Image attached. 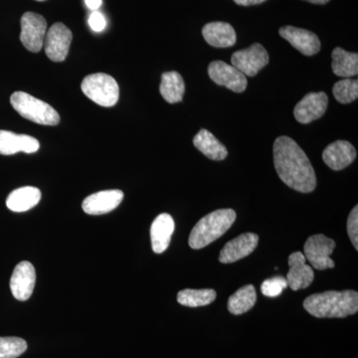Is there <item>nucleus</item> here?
<instances>
[{
	"label": "nucleus",
	"instance_id": "obj_1",
	"mask_svg": "<svg viewBox=\"0 0 358 358\" xmlns=\"http://www.w3.org/2000/svg\"><path fill=\"white\" fill-rule=\"evenodd\" d=\"M274 164L282 182L296 192L310 193L317 187L315 169L293 138L282 136L275 141Z\"/></svg>",
	"mask_w": 358,
	"mask_h": 358
},
{
	"label": "nucleus",
	"instance_id": "obj_2",
	"mask_svg": "<svg viewBox=\"0 0 358 358\" xmlns=\"http://www.w3.org/2000/svg\"><path fill=\"white\" fill-rule=\"evenodd\" d=\"M303 308L315 317H346L357 313L358 294L352 289L313 294L303 301Z\"/></svg>",
	"mask_w": 358,
	"mask_h": 358
},
{
	"label": "nucleus",
	"instance_id": "obj_3",
	"mask_svg": "<svg viewBox=\"0 0 358 358\" xmlns=\"http://www.w3.org/2000/svg\"><path fill=\"white\" fill-rule=\"evenodd\" d=\"M236 220V212L233 209H219L200 219L193 227L189 236L190 248L199 250L223 236Z\"/></svg>",
	"mask_w": 358,
	"mask_h": 358
},
{
	"label": "nucleus",
	"instance_id": "obj_4",
	"mask_svg": "<svg viewBox=\"0 0 358 358\" xmlns=\"http://www.w3.org/2000/svg\"><path fill=\"white\" fill-rule=\"evenodd\" d=\"M13 109L26 120L43 126H56L60 122L57 110L49 103L24 92H15L10 96Z\"/></svg>",
	"mask_w": 358,
	"mask_h": 358
},
{
	"label": "nucleus",
	"instance_id": "obj_5",
	"mask_svg": "<svg viewBox=\"0 0 358 358\" xmlns=\"http://www.w3.org/2000/svg\"><path fill=\"white\" fill-rule=\"evenodd\" d=\"M81 89L87 98L102 107H113L119 101V85L114 78L105 73H96L85 78Z\"/></svg>",
	"mask_w": 358,
	"mask_h": 358
},
{
	"label": "nucleus",
	"instance_id": "obj_6",
	"mask_svg": "<svg viewBox=\"0 0 358 358\" xmlns=\"http://www.w3.org/2000/svg\"><path fill=\"white\" fill-rule=\"evenodd\" d=\"M336 248V242L324 234L313 235L303 247L305 258L315 270H327L334 268V261L331 255Z\"/></svg>",
	"mask_w": 358,
	"mask_h": 358
},
{
	"label": "nucleus",
	"instance_id": "obj_7",
	"mask_svg": "<svg viewBox=\"0 0 358 358\" xmlns=\"http://www.w3.org/2000/svg\"><path fill=\"white\" fill-rule=\"evenodd\" d=\"M47 22L42 15L26 13L21 17L20 40L28 51L37 53L44 45Z\"/></svg>",
	"mask_w": 358,
	"mask_h": 358
},
{
	"label": "nucleus",
	"instance_id": "obj_8",
	"mask_svg": "<svg viewBox=\"0 0 358 358\" xmlns=\"http://www.w3.org/2000/svg\"><path fill=\"white\" fill-rule=\"evenodd\" d=\"M231 63L245 76L254 77L268 65V54L262 45L255 43L235 52L231 57Z\"/></svg>",
	"mask_w": 358,
	"mask_h": 358
},
{
	"label": "nucleus",
	"instance_id": "obj_9",
	"mask_svg": "<svg viewBox=\"0 0 358 358\" xmlns=\"http://www.w3.org/2000/svg\"><path fill=\"white\" fill-rule=\"evenodd\" d=\"M72 32L63 23H55L46 33L44 40V49L47 57L53 62H63L69 53Z\"/></svg>",
	"mask_w": 358,
	"mask_h": 358
},
{
	"label": "nucleus",
	"instance_id": "obj_10",
	"mask_svg": "<svg viewBox=\"0 0 358 358\" xmlns=\"http://www.w3.org/2000/svg\"><path fill=\"white\" fill-rule=\"evenodd\" d=\"M208 74L214 83L226 87L235 93H243L248 85L244 74L234 66L227 64L223 61L211 62L208 66Z\"/></svg>",
	"mask_w": 358,
	"mask_h": 358
},
{
	"label": "nucleus",
	"instance_id": "obj_11",
	"mask_svg": "<svg viewBox=\"0 0 358 358\" xmlns=\"http://www.w3.org/2000/svg\"><path fill=\"white\" fill-rule=\"evenodd\" d=\"M329 105V98L324 92L308 93L296 103L294 117L301 124H310L324 115Z\"/></svg>",
	"mask_w": 358,
	"mask_h": 358
},
{
	"label": "nucleus",
	"instance_id": "obj_12",
	"mask_svg": "<svg viewBox=\"0 0 358 358\" xmlns=\"http://www.w3.org/2000/svg\"><path fill=\"white\" fill-rule=\"evenodd\" d=\"M36 272L34 266L22 261L14 268L10 279V289L14 298L20 301H27L34 291Z\"/></svg>",
	"mask_w": 358,
	"mask_h": 358
},
{
	"label": "nucleus",
	"instance_id": "obj_13",
	"mask_svg": "<svg viewBox=\"0 0 358 358\" xmlns=\"http://www.w3.org/2000/svg\"><path fill=\"white\" fill-rule=\"evenodd\" d=\"M259 243L255 233H244L228 242L219 254V262L230 264L237 262L253 253Z\"/></svg>",
	"mask_w": 358,
	"mask_h": 358
},
{
	"label": "nucleus",
	"instance_id": "obj_14",
	"mask_svg": "<svg viewBox=\"0 0 358 358\" xmlns=\"http://www.w3.org/2000/svg\"><path fill=\"white\" fill-rule=\"evenodd\" d=\"M280 35L286 39L296 50L306 56L319 53L320 41L319 37L312 31L294 26H284L280 29Z\"/></svg>",
	"mask_w": 358,
	"mask_h": 358
},
{
	"label": "nucleus",
	"instance_id": "obj_15",
	"mask_svg": "<svg viewBox=\"0 0 358 358\" xmlns=\"http://www.w3.org/2000/svg\"><path fill=\"white\" fill-rule=\"evenodd\" d=\"M124 199V192L119 189L103 190L86 197L82 204L90 215H102L117 208Z\"/></svg>",
	"mask_w": 358,
	"mask_h": 358
},
{
	"label": "nucleus",
	"instance_id": "obj_16",
	"mask_svg": "<svg viewBox=\"0 0 358 358\" xmlns=\"http://www.w3.org/2000/svg\"><path fill=\"white\" fill-rule=\"evenodd\" d=\"M289 271L287 275L288 287L293 291L307 289L315 280V272L306 263L305 255L301 252H294L289 257Z\"/></svg>",
	"mask_w": 358,
	"mask_h": 358
},
{
	"label": "nucleus",
	"instance_id": "obj_17",
	"mask_svg": "<svg viewBox=\"0 0 358 358\" xmlns=\"http://www.w3.org/2000/svg\"><path fill=\"white\" fill-rule=\"evenodd\" d=\"M39 148V141L33 136L0 129V155H13L17 152L34 154L38 152Z\"/></svg>",
	"mask_w": 358,
	"mask_h": 358
},
{
	"label": "nucleus",
	"instance_id": "obj_18",
	"mask_svg": "<svg viewBox=\"0 0 358 358\" xmlns=\"http://www.w3.org/2000/svg\"><path fill=\"white\" fill-rule=\"evenodd\" d=\"M357 157V150L346 141L331 143L322 152L324 164L333 171H341L350 166Z\"/></svg>",
	"mask_w": 358,
	"mask_h": 358
},
{
	"label": "nucleus",
	"instance_id": "obj_19",
	"mask_svg": "<svg viewBox=\"0 0 358 358\" xmlns=\"http://www.w3.org/2000/svg\"><path fill=\"white\" fill-rule=\"evenodd\" d=\"M174 228L173 218L169 214L162 213L155 219L150 227V239L155 253H164L169 248Z\"/></svg>",
	"mask_w": 358,
	"mask_h": 358
},
{
	"label": "nucleus",
	"instance_id": "obj_20",
	"mask_svg": "<svg viewBox=\"0 0 358 358\" xmlns=\"http://www.w3.org/2000/svg\"><path fill=\"white\" fill-rule=\"evenodd\" d=\"M205 41L216 48L232 47L237 41L234 28L226 22H210L202 28Z\"/></svg>",
	"mask_w": 358,
	"mask_h": 358
},
{
	"label": "nucleus",
	"instance_id": "obj_21",
	"mask_svg": "<svg viewBox=\"0 0 358 358\" xmlns=\"http://www.w3.org/2000/svg\"><path fill=\"white\" fill-rule=\"evenodd\" d=\"M41 199V192L37 187L25 186L17 188L8 195L6 206L13 212H25L36 206Z\"/></svg>",
	"mask_w": 358,
	"mask_h": 358
},
{
	"label": "nucleus",
	"instance_id": "obj_22",
	"mask_svg": "<svg viewBox=\"0 0 358 358\" xmlns=\"http://www.w3.org/2000/svg\"><path fill=\"white\" fill-rule=\"evenodd\" d=\"M193 145L205 157L212 160H223L227 157V148L207 129H200L199 133L193 138Z\"/></svg>",
	"mask_w": 358,
	"mask_h": 358
},
{
	"label": "nucleus",
	"instance_id": "obj_23",
	"mask_svg": "<svg viewBox=\"0 0 358 358\" xmlns=\"http://www.w3.org/2000/svg\"><path fill=\"white\" fill-rule=\"evenodd\" d=\"M159 92L162 98L167 103L181 102L185 92V84L182 76L176 71L164 73L162 76Z\"/></svg>",
	"mask_w": 358,
	"mask_h": 358
},
{
	"label": "nucleus",
	"instance_id": "obj_24",
	"mask_svg": "<svg viewBox=\"0 0 358 358\" xmlns=\"http://www.w3.org/2000/svg\"><path fill=\"white\" fill-rule=\"evenodd\" d=\"M331 67L338 77L352 78L358 74V55L336 47L333 51Z\"/></svg>",
	"mask_w": 358,
	"mask_h": 358
},
{
	"label": "nucleus",
	"instance_id": "obj_25",
	"mask_svg": "<svg viewBox=\"0 0 358 358\" xmlns=\"http://www.w3.org/2000/svg\"><path fill=\"white\" fill-rule=\"evenodd\" d=\"M257 293L253 285H247L238 289L228 300V310L232 315H239L248 312L254 307Z\"/></svg>",
	"mask_w": 358,
	"mask_h": 358
},
{
	"label": "nucleus",
	"instance_id": "obj_26",
	"mask_svg": "<svg viewBox=\"0 0 358 358\" xmlns=\"http://www.w3.org/2000/svg\"><path fill=\"white\" fill-rule=\"evenodd\" d=\"M217 294L214 289H186L178 294V301L185 307L197 308L210 305L215 301Z\"/></svg>",
	"mask_w": 358,
	"mask_h": 358
},
{
	"label": "nucleus",
	"instance_id": "obj_27",
	"mask_svg": "<svg viewBox=\"0 0 358 358\" xmlns=\"http://www.w3.org/2000/svg\"><path fill=\"white\" fill-rule=\"evenodd\" d=\"M334 98L341 103H350L358 96V81L357 79H343L334 84Z\"/></svg>",
	"mask_w": 358,
	"mask_h": 358
},
{
	"label": "nucleus",
	"instance_id": "obj_28",
	"mask_svg": "<svg viewBox=\"0 0 358 358\" xmlns=\"http://www.w3.org/2000/svg\"><path fill=\"white\" fill-rule=\"evenodd\" d=\"M27 350L24 339L7 336L0 338V358H17Z\"/></svg>",
	"mask_w": 358,
	"mask_h": 358
},
{
	"label": "nucleus",
	"instance_id": "obj_29",
	"mask_svg": "<svg viewBox=\"0 0 358 358\" xmlns=\"http://www.w3.org/2000/svg\"><path fill=\"white\" fill-rule=\"evenodd\" d=\"M286 288H288V282H287L286 278L278 275V277L271 278V279L264 281L261 286V292L264 296L275 298V296H279Z\"/></svg>",
	"mask_w": 358,
	"mask_h": 358
},
{
	"label": "nucleus",
	"instance_id": "obj_30",
	"mask_svg": "<svg viewBox=\"0 0 358 358\" xmlns=\"http://www.w3.org/2000/svg\"><path fill=\"white\" fill-rule=\"evenodd\" d=\"M348 233L355 250H358V207L355 206L348 219Z\"/></svg>",
	"mask_w": 358,
	"mask_h": 358
},
{
	"label": "nucleus",
	"instance_id": "obj_31",
	"mask_svg": "<svg viewBox=\"0 0 358 358\" xmlns=\"http://www.w3.org/2000/svg\"><path fill=\"white\" fill-rule=\"evenodd\" d=\"M89 25L95 32H102L107 27V20L100 11H93L89 17Z\"/></svg>",
	"mask_w": 358,
	"mask_h": 358
},
{
	"label": "nucleus",
	"instance_id": "obj_32",
	"mask_svg": "<svg viewBox=\"0 0 358 358\" xmlns=\"http://www.w3.org/2000/svg\"><path fill=\"white\" fill-rule=\"evenodd\" d=\"M265 1L266 0H234L235 3L242 6H257Z\"/></svg>",
	"mask_w": 358,
	"mask_h": 358
},
{
	"label": "nucleus",
	"instance_id": "obj_33",
	"mask_svg": "<svg viewBox=\"0 0 358 358\" xmlns=\"http://www.w3.org/2000/svg\"><path fill=\"white\" fill-rule=\"evenodd\" d=\"M102 0H85L87 7L91 9L92 11L98 10L101 6H102Z\"/></svg>",
	"mask_w": 358,
	"mask_h": 358
},
{
	"label": "nucleus",
	"instance_id": "obj_34",
	"mask_svg": "<svg viewBox=\"0 0 358 358\" xmlns=\"http://www.w3.org/2000/svg\"><path fill=\"white\" fill-rule=\"evenodd\" d=\"M305 1L310 2L313 4H326L329 0H305Z\"/></svg>",
	"mask_w": 358,
	"mask_h": 358
},
{
	"label": "nucleus",
	"instance_id": "obj_35",
	"mask_svg": "<svg viewBox=\"0 0 358 358\" xmlns=\"http://www.w3.org/2000/svg\"><path fill=\"white\" fill-rule=\"evenodd\" d=\"M37 1H44V0H37Z\"/></svg>",
	"mask_w": 358,
	"mask_h": 358
}]
</instances>
